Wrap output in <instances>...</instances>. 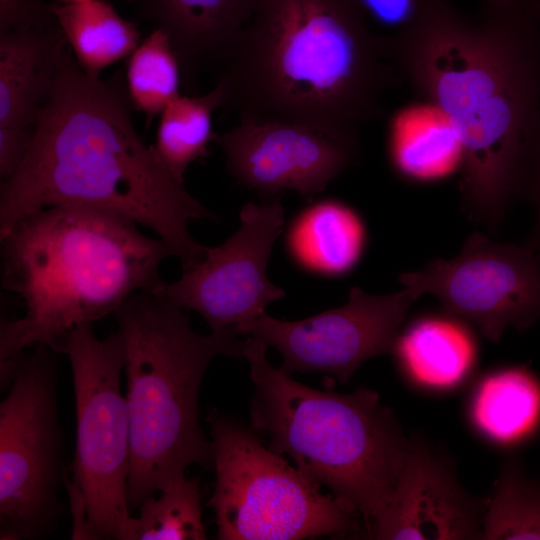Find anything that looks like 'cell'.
Instances as JSON below:
<instances>
[{
  "instance_id": "cell-20",
  "label": "cell",
  "mask_w": 540,
  "mask_h": 540,
  "mask_svg": "<svg viewBox=\"0 0 540 540\" xmlns=\"http://www.w3.org/2000/svg\"><path fill=\"white\" fill-rule=\"evenodd\" d=\"M407 108L392 117L388 154L404 179L427 182L460 168L461 147L448 120L434 106Z\"/></svg>"
},
{
  "instance_id": "cell-21",
  "label": "cell",
  "mask_w": 540,
  "mask_h": 540,
  "mask_svg": "<svg viewBox=\"0 0 540 540\" xmlns=\"http://www.w3.org/2000/svg\"><path fill=\"white\" fill-rule=\"evenodd\" d=\"M53 11L71 53L90 76L100 77L141 42L137 26L104 1L56 4Z\"/></svg>"
},
{
  "instance_id": "cell-6",
  "label": "cell",
  "mask_w": 540,
  "mask_h": 540,
  "mask_svg": "<svg viewBox=\"0 0 540 540\" xmlns=\"http://www.w3.org/2000/svg\"><path fill=\"white\" fill-rule=\"evenodd\" d=\"M267 348L254 337L244 341L255 386L251 428L267 434L271 451L290 456L312 483L361 515L367 530L391 499L409 437L377 392L308 387L273 367Z\"/></svg>"
},
{
  "instance_id": "cell-29",
  "label": "cell",
  "mask_w": 540,
  "mask_h": 540,
  "mask_svg": "<svg viewBox=\"0 0 540 540\" xmlns=\"http://www.w3.org/2000/svg\"><path fill=\"white\" fill-rule=\"evenodd\" d=\"M34 135V127H0V177H11L23 163Z\"/></svg>"
},
{
  "instance_id": "cell-27",
  "label": "cell",
  "mask_w": 540,
  "mask_h": 540,
  "mask_svg": "<svg viewBox=\"0 0 540 540\" xmlns=\"http://www.w3.org/2000/svg\"><path fill=\"white\" fill-rule=\"evenodd\" d=\"M55 25L53 5L43 0H0V34Z\"/></svg>"
},
{
  "instance_id": "cell-8",
  "label": "cell",
  "mask_w": 540,
  "mask_h": 540,
  "mask_svg": "<svg viewBox=\"0 0 540 540\" xmlns=\"http://www.w3.org/2000/svg\"><path fill=\"white\" fill-rule=\"evenodd\" d=\"M1 367L10 387L0 404V539H42L59 525L64 504V437L57 408L59 365L37 344Z\"/></svg>"
},
{
  "instance_id": "cell-13",
  "label": "cell",
  "mask_w": 540,
  "mask_h": 540,
  "mask_svg": "<svg viewBox=\"0 0 540 540\" xmlns=\"http://www.w3.org/2000/svg\"><path fill=\"white\" fill-rule=\"evenodd\" d=\"M214 141L230 174L265 201L285 190L313 198L359 156V148L325 133L275 120H240Z\"/></svg>"
},
{
  "instance_id": "cell-24",
  "label": "cell",
  "mask_w": 540,
  "mask_h": 540,
  "mask_svg": "<svg viewBox=\"0 0 540 540\" xmlns=\"http://www.w3.org/2000/svg\"><path fill=\"white\" fill-rule=\"evenodd\" d=\"M146 498L131 516L122 540H204L202 493L198 478H184Z\"/></svg>"
},
{
  "instance_id": "cell-17",
  "label": "cell",
  "mask_w": 540,
  "mask_h": 540,
  "mask_svg": "<svg viewBox=\"0 0 540 540\" xmlns=\"http://www.w3.org/2000/svg\"><path fill=\"white\" fill-rule=\"evenodd\" d=\"M258 0H145L148 15L170 38L186 81L223 60Z\"/></svg>"
},
{
  "instance_id": "cell-19",
  "label": "cell",
  "mask_w": 540,
  "mask_h": 540,
  "mask_svg": "<svg viewBox=\"0 0 540 540\" xmlns=\"http://www.w3.org/2000/svg\"><path fill=\"white\" fill-rule=\"evenodd\" d=\"M366 229L350 206L335 199L310 204L290 223L286 248L310 273L338 277L352 270L363 253Z\"/></svg>"
},
{
  "instance_id": "cell-4",
  "label": "cell",
  "mask_w": 540,
  "mask_h": 540,
  "mask_svg": "<svg viewBox=\"0 0 540 540\" xmlns=\"http://www.w3.org/2000/svg\"><path fill=\"white\" fill-rule=\"evenodd\" d=\"M2 242L3 288L25 309L0 327V363L42 344L54 352L76 326L94 323L162 279L171 248L111 211L55 205L18 221Z\"/></svg>"
},
{
  "instance_id": "cell-30",
  "label": "cell",
  "mask_w": 540,
  "mask_h": 540,
  "mask_svg": "<svg viewBox=\"0 0 540 540\" xmlns=\"http://www.w3.org/2000/svg\"><path fill=\"white\" fill-rule=\"evenodd\" d=\"M526 4L540 29V0H526Z\"/></svg>"
},
{
  "instance_id": "cell-5",
  "label": "cell",
  "mask_w": 540,
  "mask_h": 540,
  "mask_svg": "<svg viewBox=\"0 0 540 540\" xmlns=\"http://www.w3.org/2000/svg\"><path fill=\"white\" fill-rule=\"evenodd\" d=\"M124 344L130 421V511L185 478L189 465L214 470L201 429L198 396L219 355L243 357L235 331L196 333L183 309L151 291L130 296L114 313Z\"/></svg>"
},
{
  "instance_id": "cell-26",
  "label": "cell",
  "mask_w": 540,
  "mask_h": 540,
  "mask_svg": "<svg viewBox=\"0 0 540 540\" xmlns=\"http://www.w3.org/2000/svg\"><path fill=\"white\" fill-rule=\"evenodd\" d=\"M514 196L534 211L533 226L524 244L540 256V106L522 145Z\"/></svg>"
},
{
  "instance_id": "cell-16",
  "label": "cell",
  "mask_w": 540,
  "mask_h": 540,
  "mask_svg": "<svg viewBox=\"0 0 540 540\" xmlns=\"http://www.w3.org/2000/svg\"><path fill=\"white\" fill-rule=\"evenodd\" d=\"M67 46L59 24L0 34V127H34Z\"/></svg>"
},
{
  "instance_id": "cell-9",
  "label": "cell",
  "mask_w": 540,
  "mask_h": 540,
  "mask_svg": "<svg viewBox=\"0 0 540 540\" xmlns=\"http://www.w3.org/2000/svg\"><path fill=\"white\" fill-rule=\"evenodd\" d=\"M58 353L71 363L76 403L73 487L84 502L92 539L122 540L131 518L128 505L130 421L121 391L123 337L104 339L92 323L73 328Z\"/></svg>"
},
{
  "instance_id": "cell-14",
  "label": "cell",
  "mask_w": 540,
  "mask_h": 540,
  "mask_svg": "<svg viewBox=\"0 0 540 540\" xmlns=\"http://www.w3.org/2000/svg\"><path fill=\"white\" fill-rule=\"evenodd\" d=\"M486 501L460 485L444 451L412 434L391 499L362 535L381 540L481 539Z\"/></svg>"
},
{
  "instance_id": "cell-28",
  "label": "cell",
  "mask_w": 540,
  "mask_h": 540,
  "mask_svg": "<svg viewBox=\"0 0 540 540\" xmlns=\"http://www.w3.org/2000/svg\"><path fill=\"white\" fill-rule=\"evenodd\" d=\"M423 0H355L357 6L371 25L392 30L395 35L417 17ZM391 35V36H392Z\"/></svg>"
},
{
  "instance_id": "cell-23",
  "label": "cell",
  "mask_w": 540,
  "mask_h": 540,
  "mask_svg": "<svg viewBox=\"0 0 540 540\" xmlns=\"http://www.w3.org/2000/svg\"><path fill=\"white\" fill-rule=\"evenodd\" d=\"M481 539H540V482L526 475L517 458L501 466L486 501Z\"/></svg>"
},
{
  "instance_id": "cell-22",
  "label": "cell",
  "mask_w": 540,
  "mask_h": 540,
  "mask_svg": "<svg viewBox=\"0 0 540 540\" xmlns=\"http://www.w3.org/2000/svg\"><path fill=\"white\" fill-rule=\"evenodd\" d=\"M220 83L208 93L191 97L178 96L160 113L153 145L168 171L183 183L189 165L208 156L213 133V113L223 105Z\"/></svg>"
},
{
  "instance_id": "cell-25",
  "label": "cell",
  "mask_w": 540,
  "mask_h": 540,
  "mask_svg": "<svg viewBox=\"0 0 540 540\" xmlns=\"http://www.w3.org/2000/svg\"><path fill=\"white\" fill-rule=\"evenodd\" d=\"M182 70L169 36L155 28L129 55L125 88L133 109L148 118L180 96Z\"/></svg>"
},
{
  "instance_id": "cell-31",
  "label": "cell",
  "mask_w": 540,
  "mask_h": 540,
  "mask_svg": "<svg viewBox=\"0 0 540 540\" xmlns=\"http://www.w3.org/2000/svg\"><path fill=\"white\" fill-rule=\"evenodd\" d=\"M523 1L524 0H483V4L489 6H507Z\"/></svg>"
},
{
  "instance_id": "cell-10",
  "label": "cell",
  "mask_w": 540,
  "mask_h": 540,
  "mask_svg": "<svg viewBox=\"0 0 540 540\" xmlns=\"http://www.w3.org/2000/svg\"><path fill=\"white\" fill-rule=\"evenodd\" d=\"M436 296L446 313L476 326L491 342L507 327L523 331L540 319V256L524 245L471 235L452 259H434L399 276Z\"/></svg>"
},
{
  "instance_id": "cell-7",
  "label": "cell",
  "mask_w": 540,
  "mask_h": 540,
  "mask_svg": "<svg viewBox=\"0 0 540 540\" xmlns=\"http://www.w3.org/2000/svg\"><path fill=\"white\" fill-rule=\"evenodd\" d=\"M216 481L208 505L219 540L355 536L358 515L319 492L256 432L217 410L207 416Z\"/></svg>"
},
{
  "instance_id": "cell-18",
  "label": "cell",
  "mask_w": 540,
  "mask_h": 540,
  "mask_svg": "<svg viewBox=\"0 0 540 540\" xmlns=\"http://www.w3.org/2000/svg\"><path fill=\"white\" fill-rule=\"evenodd\" d=\"M471 428L487 443L511 449L540 429V380L526 366L490 371L473 385L467 400Z\"/></svg>"
},
{
  "instance_id": "cell-1",
  "label": "cell",
  "mask_w": 540,
  "mask_h": 540,
  "mask_svg": "<svg viewBox=\"0 0 540 540\" xmlns=\"http://www.w3.org/2000/svg\"><path fill=\"white\" fill-rule=\"evenodd\" d=\"M387 44L399 77L457 135L466 214L496 229L515 197L522 145L540 106V29L526 0L482 4L477 19L449 0H423Z\"/></svg>"
},
{
  "instance_id": "cell-32",
  "label": "cell",
  "mask_w": 540,
  "mask_h": 540,
  "mask_svg": "<svg viewBox=\"0 0 540 540\" xmlns=\"http://www.w3.org/2000/svg\"><path fill=\"white\" fill-rule=\"evenodd\" d=\"M59 4H72V3H82L89 2L94 0H56Z\"/></svg>"
},
{
  "instance_id": "cell-3",
  "label": "cell",
  "mask_w": 540,
  "mask_h": 540,
  "mask_svg": "<svg viewBox=\"0 0 540 540\" xmlns=\"http://www.w3.org/2000/svg\"><path fill=\"white\" fill-rule=\"evenodd\" d=\"M222 62L223 105L239 120L299 124L356 148L400 78L355 0H258Z\"/></svg>"
},
{
  "instance_id": "cell-12",
  "label": "cell",
  "mask_w": 540,
  "mask_h": 540,
  "mask_svg": "<svg viewBox=\"0 0 540 540\" xmlns=\"http://www.w3.org/2000/svg\"><path fill=\"white\" fill-rule=\"evenodd\" d=\"M240 222L223 244L205 247L202 259L177 281L161 280L148 291L199 313L212 332H237L239 325L263 314L268 304L285 295L266 273L283 230L284 209L277 198L249 202L240 212Z\"/></svg>"
},
{
  "instance_id": "cell-11",
  "label": "cell",
  "mask_w": 540,
  "mask_h": 540,
  "mask_svg": "<svg viewBox=\"0 0 540 540\" xmlns=\"http://www.w3.org/2000/svg\"><path fill=\"white\" fill-rule=\"evenodd\" d=\"M421 295L414 285L386 295L353 287L339 308L292 322L264 312L237 332L277 349L283 357L280 368L288 374L326 372L344 384L365 361L392 354L408 310Z\"/></svg>"
},
{
  "instance_id": "cell-2",
  "label": "cell",
  "mask_w": 540,
  "mask_h": 540,
  "mask_svg": "<svg viewBox=\"0 0 540 540\" xmlns=\"http://www.w3.org/2000/svg\"><path fill=\"white\" fill-rule=\"evenodd\" d=\"M123 78L87 74L69 47L35 125L28 153L0 188V237L18 221L55 205L111 211L153 231L183 271L205 246L189 232L191 219L214 214L168 171L132 120Z\"/></svg>"
},
{
  "instance_id": "cell-15",
  "label": "cell",
  "mask_w": 540,
  "mask_h": 540,
  "mask_svg": "<svg viewBox=\"0 0 540 540\" xmlns=\"http://www.w3.org/2000/svg\"><path fill=\"white\" fill-rule=\"evenodd\" d=\"M444 313L410 322L391 354L405 380L424 392L455 391L468 381L478 361L477 339L467 322Z\"/></svg>"
}]
</instances>
